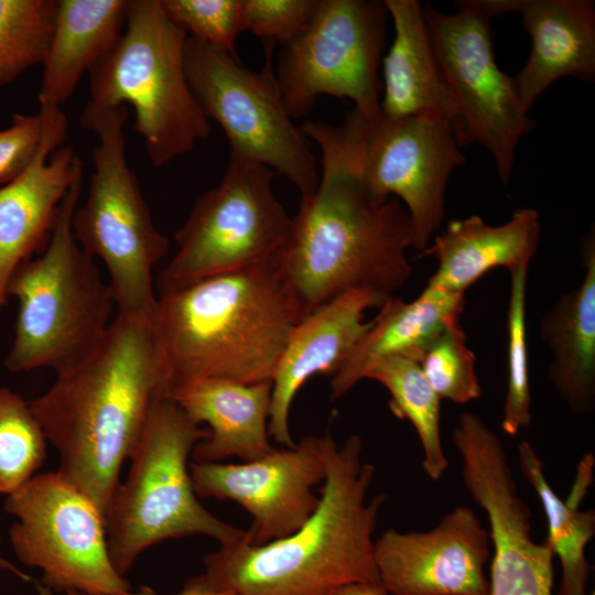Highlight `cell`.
<instances>
[{
	"mask_svg": "<svg viewBox=\"0 0 595 595\" xmlns=\"http://www.w3.org/2000/svg\"><path fill=\"white\" fill-rule=\"evenodd\" d=\"M300 129L320 148V181L301 196L273 262L305 316L353 290L392 296L413 271L407 258L415 247L408 212L396 197L370 196L333 125L309 120Z\"/></svg>",
	"mask_w": 595,
	"mask_h": 595,
	"instance_id": "cell-1",
	"label": "cell"
},
{
	"mask_svg": "<svg viewBox=\"0 0 595 595\" xmlns=\"http://www.w3.org/2000/svg\"><path fill=\"white\" fill-rule=\"evenodd\" d=\"M56 374L30 409L60 455L57 472L105 517L153 402L170 392L152 325L118 313L91 351Z\"/></svg>",
	"mask_w": 595,
	"mask_h": 595,
	"instance_id": "cell-2",
	"label": "cell"
},
{
	"mask_svg": "<svg viewBox=\"0 0 595 595\" xmlns=\"http://www.w3.org/2000/svg\"><path fill=\"white\" fill-rule=\"evenodd\" d=\"M360 436L338 446L326 432V473L311 517L290 536L251 545H220L204 559L199 584L232 595H333L349 584L382 587L374 531L387 496L367 500L375 467ZM383 588V587H382Z\"/></svg>",
	"mask_w": 595,
	"mask_h": 595,
	"instance_id": "cell-3",
	"label": "cell"
},
{
	"mask_svg": "<svg viewBox=\"0 0 595 595\" xmlns=\"http://www.w3.org/2000/svg\"><path fill=\"white\" fill-rule=\"evenodd\" d=\"M304 317L272 259L161 292L151 325L170 392L203 378L271 381Z\"/></svg>",
	"mask_w": 595,
	"mask_h": 595,
	"instance_id": "cell-4",
	"label": "cell"
},
{
	"mask_svg": "<svg viewBox=\"0 0 595 595\" xmlns=\"http://www.w3.org/2000/svg\"><path fill=\"white\" fill-rule=\"evenodd\" d=\"M207 434L170 392L153 402L129 456V474L105 513L109 556L120 575L164 540L205 536L224 545L244 539L245 530L212 515L195 494L188 458Z\"/></svg>",
	"mask_w": 595,
	"mask_h": 595,
	"instance_id": "cell-5",
	"label": "cell"
},
{
	"mask_svg": "<svg viewBox=\"0 0 595 595\" xmlns=\"http://www.w3.org/2000/svg\"><path fill=\"white\" fill-rule=\"evenodd\" d=\"M82 184L83 175L64 197L46 248L9 280L7 295L19 302L4 361L12 372L44 367L57 372L73 365L98 345L112 322L111 289L72 228Z\"/></svg>",
	"mask_w": 595,
	"mask_h": 595,
	"instance_id": "cell-6",
	"label": "cell"
},
{
	"mask_svg": "<svg viewBox=\"0 0 595 595\" xmlns=\"http://www.w3.org/2000/svg\"><path fill=\"white\" fill-rule=\"evenodd\" d=\"M187 37L161 0H129L120 39L88 73L90 100L104 107L132 106L133 128L156 169L212 133L187 80Z\"/></svg>",
	"mask_w": 595,
	"mask_h": 595,
	"instance_id": "cell-7",
	"label": "cell"
},
{
	"mask_svg": "<svg viewBox=\"0 0 595 595\" xmlns=\"http://www.w3.org/2000/svg\"><path fill=\"white\" fill-rule=\"evenodd\" d=\"M127 106L104 107L89 100L79 117L94 132L93 171L83 206L72 228L80 247L100 258L119 314L152 324L156 299L152 271L169 240L155 227L137 175L126 158Z\"/></svg>",
	"mask_w": 595,
	"mask_h": 595,
	"instance_id": "cell-8",
	"label": "cell"
},
{
	"mask_svg": "<svg viewBox=\"0 0 595 595\" xmlns=\"http://www.w3.org/2000/svg\"><path fill=\"white\" fill-rule=\"evenodd\" d=\"M266 51L264 67L256 72L237 54L187 37V80L206 118L226 134L230 156L262 164L292 182L301 196L309 195L317 187L320 165L286 109L272 47Z\"/></svg>",
	"mask_w": 595,
	"mask_h": 595,
	"instance_id": "cell-9",
	"label": "cell"
},
{
	"mask_svg": "<svg viewBox=\"0 0 595 595\" xmlns=\"http://www.w3.org/2000/svg\"><path fill=\"white\" fill-rule=\"evenodd\" d=\"M333 128L370 196L405 204L421 253L443 221L448 178L465 161L451 122L428 115L368 117L354 108Z\"/></svg>",
	"mask_w": 595,
	"mask_h": 595,
	"instance_id": "cell-10",
	"label": "cell"
},
{
	"mask_svg": "<svg viewBox=\"0 0 595 595\" xmlns=\"http://www.w3.org/2000/svg\"><path fill=\"white\" fill-rule=\"evenodd\" d=\"M274 175L262 164L229 158L221 182L196 199L175 231L177 251L159 273L160 293L274 257L292 225L273 193Z\"/></svg>",
	"mask_w": 595,
	"mask_h": 595,
	"instance_id": "cell-11",
	"label": "cell"
},
{
	"mask_svg": "<svg viewBox=\"0 0 595 595\" xmlns=\"http://www.w3.org/2000/svg\"><path fill=\"white\" fill-rule=\"evenodd\" d=\"M454 13L422 6L430 41L451 94L459 147L477 143L491 154L499 181L508 184L520 139L534 128L513 77L496 63L490 15L476 0L458 1Z\"/></svg>",
	"mask_w": 595,
	"mask_h": 595,
	"instance_id": "cell-12",
	"label": "cell"
},
{
	"mask_svg": "<svg viewBox=\"0 0 595 595\" xmlns=\"http://www.w3.org/2000/svg\"><path fill=\"white\" fill-rule=\"evenodd\" d=\"M18 559L42 571L51 591L116 595L130 589L111 563L106 522L95 502L57 470L34 475L8 495Z\"/></svg>",
	"mask_w": 595,
	"mask_h": 595,
	"instance_id": "cell-13",
	"label": "cell"
},
{
	"mask_svg": "<svg viewBox=\"0 0 595 595\" xmlns=\"http://www.w3.org/2000/svg\"><path fill=\"white\" fill-rule=\"evenodd\" d=\"M387 14L383 1L318 0L306 31L278 57L275 77L292 118L305 116L322 95L348 98L368 117L381 112Z\"/></svg>",
	"mask_w": 595,
	"mask_h": 595,
	"instance_id": "cell-14",
	"label": "cell"
},
{
	"mask_svg": "<svg viewBox=\"0 0 595 595\" xmlns=\"http://www.w3.org/2000/svg\"><path fill=\"white\" fill-rule=\"evenodd\" d=\"M326 433L244 463H192L197 497L231 500L252 518L245 541L263 545L296 531L315 511L326 473Z\"/></svg>",
	"mask_w": 595,
	"mask_h": 595,
	"instance_id": "cell-15",
	"label": "cell"
},
{
	"mask_svg": "<svg viewBox=\"0 0 595 595\" xmlns=\"http://www.w3.org/2000/svg\"><path fill=\"white\" fill-rule=\"evenodd\" d=\"M489 540V531L465 506L429 531L389 529L374 542L381 585L391 595H489L484 572Z\"/></svg>",
	"mask_w": 595,
	"mask_h": 595,
	"instance_id": "cell-16",
	"label": "cell"
},
{
	"mask_svg": "<svg viewBox=\"0 0 595 595\" xmlns=\"http://www.w3.org/2000/svg\"><path fill=\"white\" fill-rule=\"evenodd\" d=\"M43 132L29 166L0 186V310L15 269L40 251L52 236L61 204L84 173V163L67 137L68 119L60 107L40 106Z\"/></svg>",
	"mask_w": 595,
	"mask_h": 595,
	"instance_id": "cell-17",
	"label": "cell"
},
{
	"mask_svg": "<svg viewBox=\"0 0 595 595\" xmlns=\"http://www.w3.org/2000/svg\"><path fill=\"white\" fill-rule=\"evenodd\" d=\"M388 298L369 290L346 292L306 315L292 331L271 380L269 435L283 447L295 444L290 410L301 387L316 374L334 376L374 324L365 312Z\"/></svg>",
	"mask_w": 595,
	"mask_h": 595,
	"instance_id": "cell-18",
	"label": "cell"
},
{
	"mask_svg": "<svg viewBox=\"0 0 595 595\" xmlns=\"http://www.w3.org/2000/svg\"><path fill=\"white\" fill-rule=\"evenodd\" d=\"M491 18L518 13L531 36V53L513 77L523 108L529 112L537 98L555 80L595 78V3L591 0H478Z\"/></svg>",
	"mask_w": 595,
	"mask_h": 595,
	"instance_id": "cell-19",
	"label": "cell"
},
{
	"mask_svg": "<svg viewBox=\"0 0 595 595\" xmlns=\"http://www.w3.org/2000/svg\"><path fill=\"white\" fill-rule=\"evenodd\" d=\"M271 381L244 383L221 378L196 379L171 390V397L208 434L192 453L194 463H221L228 457L244 462L271 453L268 422Z\"/></svg>",
	"mask_w": 595,
	"mask_h": 595,
	"instance_id": "cell-20",
	"label": "cell"
},
{
	"mask_svg": "<svg viewBox=\"0 0 595 595\" xmlns=\"http://www.w3.org/2000/svg\"><path fill=\"white\" fill-rule=\"evenodd\" d=\"M540 237V215L531 207L515 209L511 218L499 226L488 225L479 215L451 220L420 253L437 260L428 286L465 294L494 268L511 271L529 266Z\"/></svg>",
	"mask_w": 595,
	"mask_h": 595,
	"instance_id": "cell-21",
	"label": "cell"
},
{
	"mask_svg": "<svg viewBox=\"0 0 595 595\" xmlns=\"http://www.w3.org/2000/svg\"><path fill=\"white\" fill-rule=\"evenodd\" d=\"M585 275L581 285L561 295L541 318L539 329L551 350L549 378L576 415L595 409V234L580 244Z\"/></svg>",
	"mask_w": 595,
	"mask_h": 595,
	"instance_id": "cell-22",
	"label": "cell"
},
{
	"mask_svg": "<svg viewBox=\"0 0 595 595\" xmlns=\"http://www.w3.org/2000/svg\"><path fill=\"white\" fill-rule=\"evenodd\" d=\"M464 305V294L428 285L411 302L388 298L374 317L372 326L332 377L331 399L345 396L378 360L403 356L419 361L428 346L459 320Z\"/></svg>",
	"mask_w": 595,
	"mask_h": 595,
	"instance_id": "cell-23",
	"label": "cell"
},
{
	"mask_svg": "<svg viewBox=\"0 0 595 595\" xmlns=\"http://www.w3.org/2000/svg\"><path fill=\"white\" fill-rule=\"evenodd\" d=\"M394 37L383 58L381 112L390 118L436 116L453 122L455 109L443 77L422 4L416 0H386Z\"/></svg>",
	"mask_w": 595,
	"mask_h": 595,
	"instance_id": "cell-24",
	"label": "cell"
},
{
	"mask_svg": "<svg viewBox=\"0 0 595 595\" xmlns=\"http://www.w3.org/2000/svg\"><path fill=\"white\" fill-rule=\"evenodd\" d=\"M129 0H58L54 26L42 62L40 106L62 107L83 75L120 39Z\"/></svg>",
	"mask_w": 595,
	"mask_h": 595,
	"instance_id": "cell-25",
	"label": "cell"
},
{
	"mask_svg": "<svg viewBox=\"0 0 595 595\" xmlns=\"http://www.w3.org/2000/svg\"><path fill=\"white\" fill-rule=\"evenodd\" d=\"M518 461L522 476L540 498L547 517L545 543L559 558L562 567L560 595H586L591 564L585 558V548L595 534V511H582L580 506L593 484L594 453L585 454L580 461L565 500L550 486L544 475L543 462L530 442L519 443Z\"/></svg>",
	"mask_w": 595,
	"mask_h": 595,
	"instance_id": "cell-26",
	"label": "cell"
},
{
	"mask_svg": "<svg viewBox=\"0 0 595 595\" xmlns=\"http://www.w3.org/2000/svg\"><path fill=\"white\" fill-rule=\"evenodd\" d=\"M364 379L376 380L389 391L393 414L409 420L419 435L425 474L439 480L448 466L441 440V400L419 363L403 356L387 357L372 364Z\"/></svg>",
	"mask_w": 595,
	"mask_h": 595,
	"instance_id": "cell-27",
	"label": "cell"
},
{
	"mask_svg": "<svg viewBox=\"0 0 595 595\" xmlns=\"http://www.w3.org/2000/svg\"><path fill=\"white\" fill-rule=\"evenodd\" d=\"M58 0H0V87L42 64Z\"/></svg>",
	"mask_w": 595,
	"mask_h": 595,
	"instance_id": "cell-28",
	"label": "cell"
},
{
	"mask_svg": "<svg viewBox=\"0 0 595 595\" xmlns=\"http://www.w3.org/2000/svg\"><path fill=\"white\" fill-rule=\"evenodd\" d=\"M46 456V437L29 402L0 387V495L30 480Z\"/></svg>",
	"mask_w": 595,
	"mask_h": 595,
	"instance_id": "cell-29",
	"label": "cell"
},
{
	"mask_svg": "<svg viewBox=\"0 0 595 595\" xmlns=\"http://www.w3.org/2000/svg\"><path fill=\"white\" fill-rule=\"evenodd\" d=\"M528 264L510 272V296L507 314L508 388L501 429L516 435L531 423V391L526 338V290Z\"/></svg>",
	"mask_w": 595,
	"mask_h": 595,
	"instance_id": "cell-30",
	"label": "cell"
},
{
	"mask_svg": "<svg viewBox=\"0 0 595 595\" xmlns=\"http://www.w3.org/2000/svg\"><path fill=\"white\" fill-rule=\"evenodd\" d=\"M475 361L458 320L428 346L418 363L440 400L464 404L482 394Z\"/></svg>",
	"mask_w": 595,
	"mask_h": 595,
	"instance_id": "cell-31",
	"label": "cell"
},
{
	"mask_svg": "<svg viewBox=\"0 0 595 595\" xmlns=\"http://www.w3.org/2000/svg\"><path fill=\"white\" fill-rule=\"evenodd\" d=\"M161 4L188 37L236 55L242 0H161Z\"/></svg>",
	"mask_w": 595,
	"mask_h": 595,
	"instance_id": "cell-32",
	"label": "cell"
},
{
	"mask_svg": "<svg viewBox=\"0 0 595 595\" xmlns=\"http://www.w3.org/2000/svg\"><path fill=\"white\" fill-rule=\"evenodd\" d=\"M317 6L318 0H242V32L262 39L266 47H283L306 31Z\"/></svg>",
	"mask_w": 595,
	"mask_h": 595,
	"instance_id": "cell-33",
	"label": "cell"
},
{
	"mask_svg": "<svg viewBox=\"0 0 595 595\" xmlns=\"http://www.w3.org/2000/svg\"><path fill=\"white\" fill-rule=\"evenodd\" d=\"M40 113L12 118L11 125L0 130V186L18 177L34 159L42 139Z\"/></svg>",
	"mask_w": 595,
	"mask_h": 595,
	"instance_id": "cell-34",
	"label": "cell"
},
{
	"mask_svg": "<svg viewBox=\"0 0 595 595\" xmlns=\"http://www.w3.org/2000/svg\"><path fill=\"white\" fill-rule=\"evenodd\" d=\"M116 595H156V594L152 589L148 587H143L138 593H133L130 589H128V591L118 593ZM176 595H232V594L229 592L208 588L199 584L193 577L184 584L183 589Z\"/></svg>",
	"mask_w": 595,
	"mask_h": 595,
	"instance_id": "cell-35",
	"label": "cell"
},
{
	"mask_svg": "<svg viewBox=\"0 0 595 595\" xmlns=\"http://www.w3.org/2000/svg\"><path fill=\"white\" fill-rule=\"evenodd\" d=\"M333 595H388L382 587L366 584H349L335 591Z\"/></svg>",
	"mask_w": 595,
	"mask_h": 595,
	"instance_id": "cell-36",
	"label": "cell"
},
{
	"mask_svg": "<svg viewBox=\"0 0 595 595\" xmlns=\"http://www.w3.org/2000/svg\"><path fill=\"white\" fill-rule=\"evenodd\" d=\"M0 570H4V571H8L10 573H13L17 576H19L20 578L24 580V581H30L31 580V577L29 575L21 572L14 564H12L10 561H8L7 559H4L1 555H0Z\"/></svg>",
	"mask_w": 595,
	"mask_h": 595,
	"instance_id": "cell-37",
	"label": "cell"
},
{
	"mask_svg": "<svg viewBox=\"0 0 595 595\" xmlns=\"http://www.w3.org/2000/svg\"><path fill=\"white\" fill-rule=\"evenodd\" d=\"M36 586H37V592L40 595H52V591L45 587L44 585L37 584ZM66 595H82V594L72 591V592H67Z\"/></svg>",
	"mask_w": 595,
	"mask_h": 595,
	"instance_id": "cell-38",
	"label": "cell"
},
{
	"mask_svg": "<svg viewBox=\"0 0 595 595\" xmlns=\"http://www.w3.org/2000/svg\"><path fill=\"white\" fill-rule=\"evenodd\" d=\"M591 595H595V593H594V592H592V594H591Z\"/></svg>",
	"mask_w": 595,
	"mask_h": 595,
	"instance_id": "cell-39",
	"label": "cell"
}]
</instances>
